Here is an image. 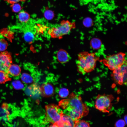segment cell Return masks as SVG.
I'll return each instance as SVG.
<instances>
[{"label": "cell", "instance_id": "obj_1", "mask_svg": "<svg viewBox=\"0 0 127 127\" xmlns=\"http://www.w3.org/2000/svg\"><path fill=\"white\" fill-rule=\"evenodd\" d=\"M64 109L69 111V116L74 121L87 115L89 113L88 108L83 102L80 95L72 93L68 98L64 99Z\"/></svg>", "mask_w": 127, "mask_h": 127}, {"label": "cell", "instance_id": "obj_25", "mask_svg": "<svg viewBox=\"0 0 127 127\" xmlns=\"http://www.w3.org/2000/svg\"><path fill=\"white\" fill-rule=\"evenodd\" d=\"M8 3L11 4H13L19 1H24L26 0H4Z\"/></svg>", "mask_w": 127, "mask_h": 127}, {"label": "cell", "instance_id": "obj_9", "mask_svg": "<svg viewBox=\"0 0 127 127\" xmlns=\"http://www.w3.org/2000/svg\"><path fill=\"white\" fill-rule=\"evenodd\" d=\"M75 121L69 116L63 114L60 120L52 123L51 127H74Z\"/></svg>", "mask_w": 127, "mask_h": 127}, {"label": "cell", "instance_id": "obj_27", "mask_svg": "<svg viewBox=\"0 0 127 127\" xmlns=\"http://www.w3.org/2000/svg\"><path fill=\"white\" fill-rule=\"evenodd\" d=\"M127 115H126L124 117V121H125L126 124H127Z\"/></svg>", "mask_w": 127, "mask_h": 127}, {"label": "cell", "instance_id": "obj_14", "mask_svg": "<svg viewBox=\"0 0 127 127\" xmlns=\"http://www.w3.org/2000/svg\"><path fill=\"white\" fill-rule=\"evenodd\" d=\"M19 20L22 23H26L29 20L30 16L27 12L24 11L20 12L18 15Z\"/></svg>", "mask_w": 127, "mask_h": 127}, {"label": "cell", "instance_id": "obj_20", "mask_svg": "<svg viewBox=\"0 0 127 127\" xmlns=\"http://www.w3.org/2000/svg\"><path fill=\"white\" fill-rule=\"evenodd\" d=\"M21 79L24 82L27 83H31L33 81L32 77L27 74H24L21 77Z\"/></svg>", "mask_w": 127, "mask_h": 127}, {"label": "cell", "instance_id": "obj_24", "mask_svg": "<svg viewBox=\"0 0 127 127\" xmlns=\"http://www.w3.org/2000/svg\"><path fill=\"white\" fill-rule=\"evenodd\" d=\"M13 85L14 87L16 89L21 88L23 87V85L18 81L14 82L13 83Z\"/></svg>", "mask_w": 127, "mask_h": 127}, {"label": "cell", "instance_id": "obj_12", "mask_svg": "<svg viewBox=\"0 0 127 127\" xmlns=\"http://www.w3.org/2000/svg\"><path fill=\"white\" fill-rule=\"evenodd\" d=\"M21 72V68L18 65L12 64L9 67L7 72L12 76H16L20 75Z\"/></svg>", "mask_w": 127, "mask_h": 127}, {"label": "cell", "instance_id": "obj_10", "mask_svg": "<svg viewBox=\"0 0 127 127\" xmlns=\"http://www.w3.org/2000/svg\"><path fill=\"white\" fill-rule=\"evenodd\" d=\"M40 94L45 97H49L53 96L54 94V89L53 86L48 83L42 84L40 87Z\"/></svg>", "mask_w": 127, "mask_h": 127}, {"label": "cell", "instance_id": "obj_13", "mask_svg": "<svg viewBox=\"0 0 127 127\" xmlns=\"http://www.w3.org/2000/svg\"><path fill=\"white\" fill-rule=\"evenodd\" d=\"M28 88L31 96H37L40 94V87L36 83L31 84Z\"/></svg>", "mask_w": 127, "mask_h": 127}, {"label": "cell", "instance_id": "obj_21", "mask_svg": "<svg viewBox=\"0 0 127 127\" xmlns=\"http://www.w3.org/2000/svg\"><path fill=\"white\" fill-rule=\"evenodd\" d=\"M8 43L6 41L3 39H0V51H4L7 48Z\"/></svg>", "mask_w": 127, "mask_h": 127}, {"label": "cell", "instance_id": "obj_2", "mask_svg": "<svg viewBox=\"0 0 127 127\" xmlns=\"http://www.w3.org/2000/svg\"><path fill=\"white\" fill-rule=\"evenodd\" d=\"M98 59L95 53L80 52L76 63L78 71L82 74L91 72L95 69Z\"/></svg>", "mask_w": 127, "mask_h": 127}, {"label": "cell", "instance_id": "obj_17", "mask_svg": "<svg viewBox=\"0 0 127 127\" xmlns=\"http://www.w3.org/2000/svg\"><path fill=\"white\" fill-rule=\"evenodd\" d=\"M91 44L92 47L94 48L97 49L101 46V41L97 39H92L91 41Z\"/></svg>", "mask_w": 127, "mask_h": 127}, {"label": "cell", "instance_id": "obj_15", "mask_svg": "<svg viewBox=\"0 0 127 127\" xmlns=\"http://www.w3.org/2000/svg\"><path fill=\"white\" fill-rule=\"evenodd\" d=\"M11 80V79L7 72L0 71V84L4 83Z\"/></svg>", "mask_w": 127, "mask_h": 127}, {"label": "cell", "instance_id": "obj_23", "mask_svg": "<svg viewBox=\"0 0 127 127\" xmlns=\"http://www.w3.org/2000/svg\"><path fill=\"white\" fill-rule=\"evenodd\" d=\"M126 123L124 120L120 119L118 120L115 123V126L117 127H123L125 126Z\"/></svg>", "mask_w": 127, "mask_h": 127}, {"label": "cell", "instance_id": "obj_11", "mask_svg": "<svg viewBox=\"0 0 127 127\" xmlns=\"http://www.w3.org/2000/svg\"><path fill=\"white\" fill-rule=\"evenodd\" d=\"M57 57L58 61L62 64L67 63L70 59L68 53L66 51L63 49L60 50L58 51Z\"/></svg>", "mask_w": 127, "mask_h": 127}, {"label": "cell", "instance_id": "obj_5", "mask_svg": "<svg viewBox=\"0 0 127 127\" xmlns=\"http://www.w3.org/2000/svg\"><path fill=\"white\" fill-rule=\"evenodd\" d=\"M45 109V120L52 124L59 121L63 114L59 106L54 104L46 105Z\"/></svg>", "mask_w": 127, "mask_h": 127}, {"label": "cell", "instance_id": "obj_19", "mask_svg": "<svg viewBox=\"0 0 127 127\" xmlns=\"http://www.w3.org/2000/svg\"><path fill=\"white\" fill-rule=\"evenodd\" d=\"M44 16L47 20H50L52 19L54 16L53 12L50 10H47L45 11L44 13Z\"/></svg>", "mask_w": 127, "mask_h": 127}, {"label": "cell", "instance_id": "obj_4", "mask_svg": "<svg viewBox=\"0 0 127 127\" xmlns=\"http://www.w3.org/2000/svg\"><path fill=\"white\" fill-rule=\"evenodd\" d=\"M125 54L120 52L107 56L103 60L104 64L108 68L113 71L122 65L126 60Z\"/></svg>", "mask_w": 127, "mask_h": 127}, {"label": "cell", "instance_id": "obj_16", "mask_svg": "<svg viewBox=\"0 0 127 127\" xmlns=\"http://www.w3.org/2000/svg\"><path fill=\"white\" fill-rule=\"evenodd\" d=\"M90 127L89 123L84 120L75 121L74 127Z\"/></svg>", "mask_w": 127, "mask_h": 127}, {"label": "cell", "instance_id": "obj_22", "mask_svg": "<svg viewBox=\"0 0 127 127\" xmlns=\"http://www.w3.org/2000/svg\"><path fill=\"white\" fill-rule=\"evenodd\" d=\"M12 11L14 12H17L21 9V7L18 3H15L12 4L11 5Z\"/></svg>", "mask_w": 127, "mask_h": 127}, {"label": "cell", "instance_id": "obj_7", "mask_svg": "<svg viewBox=\"0 0 127 127\" xmlns=\"http://www.w3.org/2000/svg\"><path fill=\"white\" fill-rule=\"evenodd\" d=\"M112 76L115 82L119 84H126L127 80V61L114 70Z\"/></svg>", "mask_w": 127, "mask_h": 127}, {"label": "cell", "instance_id": "obj_18", "mask_svg": "<svg viewBox=\"0 0 127 127\" xmlns=\"http://www.w3.org/2000/svg\"><path fill=\"white\" fill-rule=\"evenodd\" d=\"M69 91L68 90L65 88L60 89L59 92V95L61 98H64L67 97L68 95Z\"/></svg>", "mask_w": 127, "mask_h": 127}, {"label": "cell", "instance_id": "obj_6", "mask_svg": "<svg viewBox=\"0 0 127 127\" xmlns=\"http://www.w3.org/2000/svg\"><path fill=\"white\" fill-rule=\"evenodd\" d=\"M114 99L113 96L112 95H99L95 100V108L103 112H109L111 108V102Z\"/></svg>", "mask_w": 127, "mask_h": 127}, {"label": "cell", "instance_id": "obj_26", "mask_svg": "<svg viewBox=\"0 0 127 127\" xmlns=\"http://www.w3.org/2000/svg\"><path fill=\"white\" fill-rule=\"evenodd\" d=\"M91 20H90L89 19H87L86 20L84 21V22H83V23L87 27H89L91 25Z\"/></svg>", "mask_w": 127, "mask_h": 127}, {"label": "cell", "instance_id": "obj_8", "mask_svg": "<svg viewBox=\"0 0 127 127\" xmlns=\"http://www.w3.org/2000/svg\"><path fill=\"white\" fill-rule=\"evenodd\" d=\"M12 63V57L9 52L7 51L0 52V71L7 72Z\"/></svg>", "mask_w": 127, "mask_h": 127}, {"label": "cell", "instance_id": "obj_3", "mask_svg": "<svg viewBox=\"0 0 127 127\" xmlns=\"http://www.w3.org/2000/svg\"><path fill=\"white\" fill-rule=\"evenodd\" d=\"M74 22H72L68 20H63L59 25L49 29L48 34L53 38H60L69 33L71 30L75 28Z\"/></svg>", "mask_w": 127, "mask_h": 127}]
</instances>
